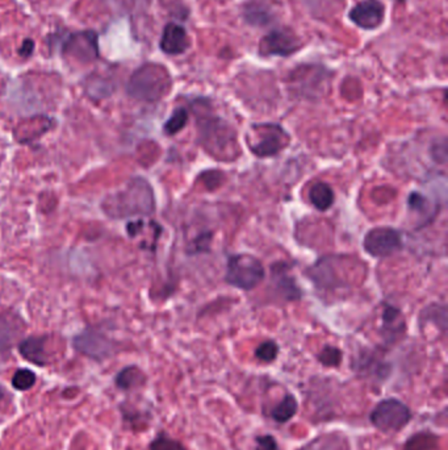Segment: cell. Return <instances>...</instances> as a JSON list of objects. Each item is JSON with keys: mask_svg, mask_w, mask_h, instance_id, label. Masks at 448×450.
<instances>
[{"mask_svg": "<svg viewBox=\"0 0 448 450\" xmlns=\"http://www.w3.org/2000/svg\"><path fill=\"white\" fill-rule=\"evenodd\" d=\"M199 130L198 141L213 158L233 161L241 154L237 132L229 121L216 115L208 99L198 98L192 103Z\"/></svg>", "mask_w": 448, "mask_h": 450, "instance_id": "cell-1", "label": "cell"}, {"mask_svg": "<svg viewBox=\"0 0 448 450\" xmlns=\"http://www.w3.org/2000/svg\"><path fill=\"white\" fill-rule=\"evenodd\" d=\"M173 78L163 65L147 62L130 75L127 84L129 96L140 102L155 103L171 91Z\"/></svg>", "mask_w": 448, "mask_h": 450, "instance_id": "cell-3", "label": "cell"}, {"mask_svg": "<svg viewBox=\"0 0 448 450\" xmlns=\"http://www.w3.org/2000/svg\"><path fill=\"white\" fill-rule=\"evenodd\" d=\"M363 248L374 258H385L403 248L401 232L390 226H376L367 232Z\"/></svg>", "mask_w": 448, "mask_h": 450, "instance_id": "cell-7", "label": "cell"}, {"mask_svg": "<svg viewBox=\"0 0 448 450\" xmlns=\"http://www.w3.org/2000/svg\"><path fill=\"white\" fill-rule=\"evenodd\" d=\"M4 395H6V392H4V389L0 386V402L4 399Z\"/></svg>", "mask_w": 448, "mask_h": 450, "instance_id": "cell-35", "label": "cell"}, {"mask_svg": "<svg viewBox=\"0 0 448 450\" xmlns=\"http://www.w3.org/2000/svg\"><path fill=\"white\" fill-rule=\"evenodd\" d=\"M298 411V402L294 394H287L271 411L272 420L279 424H287Z\"/></svg>", "mask_w": 448, "mask_h": 450, "instance_id": "cell-19", "label": "cell"}, {"mask_svg": "<svg viewBox=\"0 0 448 450\" xmlns=\"http://www.w3.org/2000/svg\"><path fill=\"white\" fill-rule=\"evenodd\" d=\"M251 132L253 134L246 137L248 149L259 158L278 155L291 141V136L283 127L275 123L253 124Z\"/></svg>", "mask_w": 448, "mask_h": 450, "instance_id": "cell-5", "label": "cell"}, {"mask_svg": "<svg viewBox=\"0 0 448 450\" xmlns=\"http://www.w3.org/2000/svg\"><path fill=\"white\" fill-rule=\"evenodd\" d=\"M35 50V41L31 38H25L22 44V47H19V56L22 59H29L33 54Z\"/></svg>", "mask_w": 448, "mask_h": 450, "instance_id": "cell-33", "label": "cell"}, {"mask_svg": "<svg viewBox=\"0 0 448 450\" xmlns=\"http://www.w3.org/2000/svg\"><path fill=\"white\" fill-rule=\"evenodd\" d=\"M142 228H143V222H142V220L133 222V223H129V225L127 226V232H128L131 237L137 236V235L141 232Z\"/></svg>", "mask_w": 448, "mask_h": 450, "instance_id": "cell-34", "label": "cell"}, {"mask_svg": "<svg viewBox=\"0 0 448 450\" xmlns=\"http://www.w3.org/2000/svg\"><path fill=\"white\" fill-rule=\"evenodd\" d=\"M303 47L301 40L288 28L272 29L260 40L258 53L262 57H291Z\"/></svg>", "mask_w": 448, "mask_h": 450, "instance_id": "cell-8", "label": "cell"}, {"mask_svg": "<svg viewBox=\"0 0 448 450\" xmlns=\"http://www.w3.org/2000/svg\"><path fill=\"white\" fill-rule=\"evenodd\" d=\"M87 93L95 99H100V98H106L108 95H111L112 87L109 86V83L106 79H103L100 77H95L94 79L90 81L87 84Z\"/></svg>", "mask_w": 448, "mask_h": 450, "instance_id": "cell-30", "label": "cell"}, {"mask_svg": "<svg viewBox=\"0 0 448 450\" xmlns=\"http://www.w3.org/2000/svg\"><path fill=\"white\" fill-rule=\"evenodd\" d=\"M213 232L205 231L201 232L199 236L193 240L189 249V254H200V253H208L211 251V245H212Z\"/></svg>", "mask_w": 448, "mask_h": 450, "instance_id": "cell-29", "label": "cell"}, {"mask_svg": "<svg viewBox=\"0 0 448 450\" xmlns=\"http://www.w3.org/2000/svg\"><path fill=\"white\" fill-rule=\"evenodd\" d=\"M309 201L319 211L330 210L335 201L334 191L326 182H316L309 189Z\"/></svg>", "mask_w": 448, "mask_h": 450, "instance_id": "cell-18", "label": "cell"}, {"mask_svg": "<svg viewBox=\"0 0 448 450\" xmlns=\"http://www.w3.org/2000/svg\"><path fill=\"white\" fill-rule=\"evenodd\" d=\"M161 50L167 56L184 54L191 47L189 32L180 24H166L159 41Z\"/></svg>", "mask_w": 448, "mask_h": 450, "instance_id": "cell-15", "label": "cell"}, {"mask_svg": "<svg viewBox=\"0 0 448 450\" xmlns=\"http://www.w3.org/2000/svg\"><path fill=\"white\" fill-rule=\"evenodd\" d=\"M349 19L363 31H375L385 20V6L380 0H362L350 10Z\"/></svg>", "mask_w": 448, "mask_h": 450, "instance_id": "cell-11", "label": "cell"}, {"mask_svg": "<svg viewBox=\"0 0 448 450\" xmlns=\"http://www.w3.org/2000/svg\"><path fill=\"white\" fill-rule=\"evenodd\" d=\"M439 440L440 437L435 433L422 430L408 438L403 445V450H437L439 448Z\"/></svg>", "mask_w": 448, "mask_h": 450, "instance_id": "cell-22", "label": "cell"}, {"mask_svg": "<svg viewBox=\"0 0 448 450\" xmlns=\"http://www.w3.org/2000/svg\"><path fill=\"white\" fill-rule=\"evenodd\" d=\"M47 337H28L19 345V352L24 358L37 366H45L49 364L47 349Z\"/></svg>", "mask_w": 448, "mask_h": 450, "instance_id": "cell-16", "label": "cell"}, {"mask_svg": "<svg viewBox=\"0 0 448 450\" xmlns=\"http://www.w3.org/2000/svg\"><path fill=\"white\" fill-rule=\"evenodd\" d=\"M278 355H279V345L272 340L263 341L255 349V357L264 364H271L278 358Z\"/></svg>", "mask_w": 448, "mask_h": 450, "instance_id": "cell-27", "label": "cell"}, {"mask_svg": "<svg viewBox=\"0 0 448 450\" xmlns=\"http://www.w3.org/2000/svg\"><path fill=\"white\" fill-rule=\"evenodd\" d=\"M412 420L409 405L396 398L378 402L369 414L371 424L384 433L400 432Z\"/></svg>", "mask_w": 448, "mask_h": 450, "instance_id": "cell-6", "label": "cell"}, {"mask_svg": "<svg viewBox=\"0 0 448 450\" xmlns=\"http://www.w3.org/2000/svg\"><path fill=\"white\" fill-rule=\"evenodd\" d=\"M102 210L111 219L149 216L155 211V198L150 183L141 177L131 178L124 189L109 194L102 201Z\"/></svg>", "mask_w": 448, "mask_h": 450, "instance_id": "cell-2", "label": "cell"}, {"mask_svg": "<svg viewBox=\"0 0 448 450\" xmlns=\"http://www.w3.org/2000/svg\"><path fill=\"white\" fill-rule=\"evenodd\" d=\"M266 277V270L255 256L248 253L232 254L226 262L225 282L242 291H251L258 287Z\"/></svg>", "mask_w": 448, "mask_h": 450, "instance_id": "cell-4", "label": "cell"}, {"mask_svg": "<svg viewBox=\"0 0 448 450\" xmlns=\"http://www.w3.org/2000/svg\"><path fill=\"white\" fill-rule=\"evenodd\" d=\"M146 377L140 367H124L115 379V383L121 390H133L145 385Z\"/></svg>", "mask_w": 448, "mask_h": 450, "instance_id": "cell-20", "label": "cell"}, {"mask_svg": "<svg viewBox=\"0 0 448 450\" xmlns=\"http://www.w3.org/2000/svg\"><path fill=\"white\" fill-rule=\"evenodd\" d=\"M242 17L253 28H266L275 23L278 10L271 0H248L242 6Z\"/></svg>", "mask_w": 448, "mask_h": 450, "instance_id": "cell-14", "label": "cell"}, {"mask_svg": "<svg viewBox=\"0 0 448 450\" xmlns=\"http://www.w3.org/2000/svg\"><path fill=\"white\" fill-rule=\"evenodd\" d=\"M342 350L333 345H325L317 355V361L322 366L338 367L342 364Z\"/></svg>", "mask_w": 448, "mask_h": 450, "instance_id": "cell-24", "label": "cell"}, {"mask_svg": "<svg viewBox=\"0 0 448 450\" xmlns=\"http://www.w3.org/2000/svg\"><path fill=\"white\" fill-rule=\"evenodd\" d=\"M65 57L74 59L79 63H91L99 59L97 35L94 31H81L71 33L62 45Z\"/></svg>", "mask_w": 448, "mask_h": 450, "instance_id": "cell-9", "label": "cell"}, {"mask_svg": "<svg viewBox=\"0 0 448 450\" xmlns=\"http://www.w3.org/2000/svg\"><path fill=\"white\" fill-rule=\"evenodd\" d=\"M434 324L439 331H447V307L442 303H431L419 313V325L424 329L426 325Z\"/></svg>", "mask_w": 448, "mask_h": 450, "instance_id": "cell-17", "label": "cell"}, {"mask_svg": "<svg viewBox=\"0 0 448 450\" xmlns=\"http://www.w3.org/2000/svg\"><path fill=\"white\" fill-rule=\"evenodd\" d=\"M16 339V332L11 321L0 316V353L6 352L13 345Z\"/></svg>", "mask_w": 448, "mask_h": 450, "instance_id": "cell-26", "label": "cell"}, {"mask_svg": "<svg viewBox=\"0 0 448 450\" xmlns=\"http://www.w3.org/2000/svg\"><path fill=\"white\" fill-rule=\"evenodd\" d=\"M380 336L387 345H394L401 341L406 334V321L401 311L385 303L381 309Z\"/></svg>", "mask_w": 448, "mask_h": 450, "instance_id": "cell-12", "label": "cell"}, {"mask_svg": "<svg viewBox=\"0 0 448 450\" xmlns=\"http://www.w3.org/2000/svg\"><path fill=\"white\" fill-rule=\"evenodd\" d=\"M189 123V111L186 108H177L163 125V132L167 136H174L183 130Z\"/></svg>", "mask_w": 448, "mask_h": 450, "instance_id": "cell-23", "label": "cell"}, {"mask_svg": "<svg viewBox=\"0 0 448 450\" xmlns=\"http://www.w3.org/2000/svg\"><path fill=\"white\" fill-rule=\"evenodd\" d=\"M74 348L88 358L103 361L115 353L116 345L104 334L95 331H84L74 339Z\"/></svg>", "mask_w": 448, "mask_h": 450, "instance_id": "cell-10", "label": "cell"}, {"mask_svg": "<svg viewBox=\"0 0 448 450\" xmlns=\"http://www.w3.org/2000/svg\"><path fill=\"white\" fill-rule=\"evenodd\" d=\"M35 383V374L29 368H19L12 377V386L17 391L31 390Z\"/></svg>", "mask_w": 448, "mask_h": 450, "instance_id": "cell-25", "label": "cell"}, {"mask_svg": "<svg viewBox=\"0 0 448 450\" xmlns=\"http://www.w3.org/2000/svg\"><path fill=\"white\" fill-rule=\"evenodd\" d=\"M149 450H187L186 447L175 438H171L165 433L158 435L154 438Z\"/></svg>", "mask_w": 448, "mask_h": 450, "instance_id": "cell-28", "label": "cell"}, {"mask_svg": "<svg viewBox=\"0 0 448 450\" xmlns=\"http://www.w3.org/2000/svg\"><path fill=\"white\" fill-rule=\"evenodd\" d=\"M289 265L285 262H276L271 267L273 290L284 302H295L303 296V291L296 284L295 277L289 274Z\"/></svg>", "mask_w": 448, "mask_h": 450, "instance_id": "cell-13", "label": "cell"}, {"mask_svg": "<svg viewBox=\"0 0 448 450\" xmlns=\"http://www.w3.org/2000/svg\"><path fill=\"white\" fill-rule=\"evenodd\" d=\"M50 127H51V123L49 121V118H37L35 127H29L28 123L24 121L16 128L15 134H16V139L19 141L29 142L38 139L40 136H42Z\"/></svg>", "mask_w": 448, "mask_h": 450, "instance_id": "cell-21", "label": "cell"}, {"mask_svg": "<svg viewBox=\"0 0 448 450\" xmlns=\"http://www.w3.org/2000/svg\"><path fill=\"white\" fill-rule=\"evenodd\" d=\"M408 207L413 212L426 213L429 210V199L421 192L414 191L408 198Z\"/></svg>", "mask_w": 448, "mask_h": 450, "instance_id": "cell-31", "label": "cell"}, {"mask_svg": "<svg viewBox=\"0 0 448 450\" xmlns=\"http://www.w3.org/2000/svg\"><path fill=\"white\" fill-rule=\"evenodd\" d=\"M255 450H280V448L272 435H263L255 440Z\"/></svg>", "mask_w": 448, "mask_h": 450, "instance_id": "cell-32", "label": "cell"}]
</instances>
